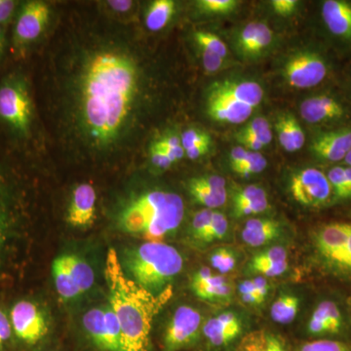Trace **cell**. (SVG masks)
Listing matches in <instances>:
<instances>
[{"label":"cell","mask_w":351,"mask_h":351,"mask_svg":"<svg viewBox=\"0 0 351 351\" xmlns=\"http://www.w3.org/2000/svg\"><path fill=\"white\" fill-rule=\"evenodd\" d=\"M16 2L12 0H0V23L10 19L15 10Z\"/></svg>","instance_id":"9f6ffc18"},{"label":"cell","mask_w":351,"mask_h":351,"mask_svg":"<svg viewBox=\"0 0 351 351\" xmlns=\"http://www.w3.org/2000/svg\"><path fill=\"white\" fill-rule=\"evenodd\" d=\"M156 143L170 156L174 163L181 160L186 154L184 147H182L181 137H178L174 134L164 136Z\"/></svg>","instance_id":"ab89813d"},{"label":"cell","mask_w":351,"mask_h":351,"mask_svg":"<svg viewBox=\"0 0 351 351\" xmlns=\"http://www.w3.org/2000/svg\"><path fill=\"white\" fill-rule=\"evenodd\" d=\"M239 5L235 0H200L197 2L201 12L212 15H226L233 12Z\"/></svg>","instance_id":"8d00e7d4"},{"label":"cell","mask_w":351,"mask_h":351,"mask_svg":"<svg viewBox=\"0 0 351 351\" xmlns=\"http://www.w3.org/2000/svg\"><path fill=\"white\" fill-rule=\"evenodd\" d=\"M350 304H351V301H350Z\"/></svg>","instance_id":"003e7915"},{"label":"cell","mask_w":351,"mask_h":351,"mask_svg":"<svg viewBox=\"0 0 351 351\" xmlns=\"http://www.w3.org/2000/svg\"><path fill=\"white\" fill-rule=\"evenodd\" d=\"M228 232V221L225 215L221 213V212H213L211 226H210L209 232H208L205 243H211V242L223 240Z\"/></svg>","instance_id":"60d3db41"},{"label":"cell","mask_w":351,"mask_h":351,"mask_svg":"<svg viewBox=\"0 0 351 351\" xmlns=\"http://www.w3.org/2000/svg\"><path fill=\"white\" fill-rule=\"evenodd\" d=\"M346 271L351 272V225H348V251H346Z\"/></svg>","instance_id":"94428289"},{"label":"cell","mask_w":351,"mask_h":351,"mask_svg":"<svg viewBox=\"0 0 351 351\" xmlns=\"http://www.w3.org/2000/svg\"><path fill=\"white\" fill-rule=\"evenodd\" d=\"M27 241L24 191L0 164V289L17 274Z\"/></svg>","instance_id":"3957f363"},{"label":"cell","mask_w":351,"mask_h":351,"mask_svg":"<svg viewBox=\"0 0 351 351\" xmlns=\"http://www.w3.org/2000/svg\"><path fill=\"white\" fill-rule=\"evenodd\" d=\"M299 2L295 0H274L271 1V6L274 12L278 15L287 17L291 14L294 13Z\"/></svg>","instance_id":"f907efd6"},{"label":"cell","mask_w":351,"mask_h":351,"mask_svg":"<svg viewBox=\"0 0 351 351\" xmlns=\"http://www.w3.org/2000/svg\"><path fill=\"white\" fill-rule=\"evenodd\" d=\"M175 10V2L172 0H156L147 10L145 25L151 32L161 31L172 19Z\"/></svg>","instance_id":"484cf974"},{"label":"cell","mask_w":351,"mask_h":351,"mask_svg":"<svg viewBox=\"0 0 351 351\" xmlns=\"http://www.w3.org/2000/svg\"><path fill=\"white\" fill-rule=\"evenodd\" d=\"M267 166V160L260 152H249L246 160L232 169L235 174L241 176V177H248V176L263 172Z\"/></svg>","instance_id":"4dcf8cb0"},{"label":"cell","mask_w":351,"mask_h":351,"mask_svg":"<svg viewBox=\"0 0 351 351\" xmlns=\"http://www.w3.org/2000/svg\"><path fill=\"white\" fill-rule=\"evenodd\" d=\"M184 267L181 253L164 242L147 241L129 255L126 269L138 285L159 294Z\"/></svg>","instance_id":"5b68a950"},{"label":"cell","mask_w":351,"mask_h":351,"mask_svg":"<svg viewBox=\"0 0 351 351\" xmlns=\"http://www.w3.org/2000/svg\"><path fill=\"white\" fill-rule=\"evenodd\" d=\"M332 186V198L337 200H351V189L346 176L345 166H335L327 174Z\"/></svg>","instance_id":"f1b7e54d"},{"label":"cell","mask_w":351,"mask_h":351,"mask_svg":"<svg viewBox=\"0 0 351 351\" xmlns=\"http://www.w3.org/2000/svg\"><path fill=\"white\" fill-rule=\"evenodd\" d=\"M288 262V253L282 246H274L258 253L252 258L249 267L257 265H267V263H280Z\"/></svg>","instance_id":"d590c367"},{"label":"cell","mask_w":351,"mask_h":351,"mask_svg":"<svg viewBox=\"0 0 351 351\" xmlns=\"http://www.w3.org/2000/svg\"><path fill=\"white\" fill-rule=\"evenodd\" d=\"M52 274L58 295L62 300L69 301L80 297V292L71 279L66 255L55 258L52 265Z\"/></svg>","instance_id":"cb8c5ba5"},{"label":"cell","mask_w":351,"mask_h":351,"mask_svg":"<svg viewBox=\"0 0 351 351\" xmlns=\"http://www.w3.org/2000/svg\"><path fill=\"white\" fill-rule=\"evenodd\" d=\"M343 162H345L346 166H348V167H351V149L348 152V154H346L345 159H343Z\"/></svg>","instance_id":"6125c7cd"},{"label":"cell","mask_w":351,"mask_h":351,"mask_svg":"<svg viewBox=\"0 0 351 351\" xmlns=\"http://www.w3.org/2000/svg\"><path fill=\"white\" fill-rule=\"evenodd\" d=\"M88 351H124L121 330L112 307H94L82 317Z\"/></svg>","instance_id":"52a82bcc"},{"label":"cell","mask_w":351,"mask_h":351,"mask_svg":"<svg viewBox=\"0 0 351 351\" xmlns=\"http://www.w3.org/2000/svg\"><path fill=\"white\" fill-rule=\"evenodd\" d=\"M267 343V332H252L242 337L235 351H265Z\"/></svg>","instance_id":"f35d334b"},{"label":"cell","mask_w":351,"mask_h":351,"mask_svg":"<svg viewBox=\"0 0 351 351\" xmlns=\"http://www.w3.org/2000/svg\"><path fill=\"white\" fill-rule=\"evenodd\" d=\"M311 149L314 156L324 162L343 161L351 149V125L320 132L314 137Z\"/></svg>","instance_id":"5bb4252c"},{"label":"cell","mask_w":351,"mask_h":351,"mask_svg":"<svg viewBox=\"0 0 351 351\" xmlns=\"http://www.w3.org/2000/svg\"><path fill=\"white\" fill-rule=\"evenodd\" d=\"M237 141L242 145V147L250 152H258L265 145L258 140L257 137L250 134L239 133L237 136Z\"/></svg>","instance_id":"816d5d0a"},{"label":"cell","mask_w":351,"mask_h":351,"mask_svg":"<svg viewBox=\"0 0 351 351\" xmlns=\"http://www.w3.org/2000/svg\"><path fill=\"white\" fill-rule=\"evenodd\" d=\"M300 112L304 121L313 125L339 123L350 115L348 106L329 93L309 97L301 104Z\"/></svg>","instance_id":"4fadbf2b"},{"label":"cell","mask_w":351,"mask_h":351,"mask_svg":"<svg viewBox=\"0 0 351 351\" xmlns=\"http://www.w3.org/2000/svg\"><path fill=\"white\" fill-rule=\"evenodd\" d=\"M97 195L94 186L82 184L73 193L66 221L71 226L84 228L92 226L96 219Z\"/></svg>","instance_id":"ac0fdd59"},{"label":"cell","mask_w":351,"mask_h":351,"mask_svg":"<svg viewBox=\"0 0 351 351\" xmlns=\"http://www.w3.org/2000/svg\"><path fill=\"white\" fill-rule=\"evenodd\" d=\"M0 299V351H18L8 306Z\"/></svg>","instance_id":"f546056e"},{"label":"cell","mask_w":351,"mask_h":351,"mask_svg":"<svg viewBox=\"0 0 351 351\" xmlns=\"http://www.w3.org/2000/svg\"><path fill=\"white\" fill-rule=\"evenodd\" d=\"M2 49H3V34H2L1 27H0V54H1Z\"/></svg>","instance_id":"e7e4bbea"},{"label":"cell","mask_w":351,"mask_h":351,"mask_svg":"<svg viewBox=\"0 0 351 351\" xmlns=\"http://www.w3.org/2000/svg\"><path fill=\"white\" fill-rule=\"evenodd\" d=\"M213 212L210 209H203L193 216V221H191V233H193V239L205 243L210 226H211Z\"/></svg>","instance_id":"836d02e7"},{"label":"cell","mask_w":351,"mask_h":351,"mask_svg":"<svg viewBox=\"0 0 351 351\" xmlns=\"http://www.w3.org/2000/svg\"><path fill=\"white\" fill-rule=\"evenodd\" d=\"M267 193L265 189L258 186H248L239 189L233 196V206L249 204V203L258 202V201L267 200ZM232 206V207H233Z\"/></svg>","instance_id":"74e56055"},{"label":"cell","mask_w":351,"mask_h":351,"mask_svg":"<svg viewBox=\"0 0 351 351\" xmlns=\"http://www.w3.org/2000/svg\"><path fill=\"white\" fill-rule=\"evenodd\" d=\"M191 287L196 297L208 302H221L230 299L232 289L225 276L214 274L210 267H203L191 278Z\"/></svg>","instance_id":"d6986e66"},{"label":"cell","mask_w":351,"mask_h":351,"mask_svg":"<svg viewBox=\"0 0 351 351\" xmlns=\"http://www.w3.org/2000/svg\"><path fill=\"white\" fill-rule=\"evenodd\" d=\"M272 38H274V32L269 29V25L258 23L257 34L252 43L248 55L260 54L271 44Z\"/></svg>","instance_id":"7bdbcfd3"},{"label":"cell","mask_w":351,"mask_h":351,"mask_svg":"<svg viewBox=\"0 0 351 351\" xmlns=\"http://www.w3.org/2000/svg\"><path fill=\"white\" fill-rule=\"evenodd\" d=\"M298 351H351V346L339 339H316L302 343Z\"/></svg>","instance_id":"1f68e13d"},{"label":"cell","mask_w":351,"mask_h":351,"mask_svg":"<svg viewBox=\"0 0 351 351\" xmlns=\"http://www.w3.org/2000/svg\"><path fill=\"white\" fill-rule=\"evenodd\" d=\"M0 117L15 130L27 133L32 122V104L27 91L16 83L0 87Z\"/></svg>","instance_id":"8fae6325"},{"label":"cell","mask_w":351,"mask_h":351,"mask_svg":"<svg viewBox=\"0 0 351 351\" xmlns=\"http://www.w3.org/2000/svg\"><path fill=\"white\" fill-rule=\"evenodd\" d=\"M105 277L110 306L119 320L124 351H149L154 317L169 302L171 286L154 294L127 276L117 252L110 249L106 258Z\"/></svg>","instance_id":"7a4b0ae2"},{"label":"cell","mask_w":351,"mask_h":351,"mask_svg":"<svg viewBox=\"0 0 351 351\" xmlns=\"http://www.w3.org/2000/svg\"><path fill=\"white\" fill-rule=\"evenodd\" d=\"M255 288L256 293L260 295L261 299L265 301L269 292V284L267 282V278L262 276H256L255 278L251 279Z\"/></svg>","instance_id":"11a10c76"},{"label":"cell","mask_w":351,"mask_h":351,"mask_svg":"<svg viewBox=\"0 0 351 351\" xmlns=\"http://www.w3.org/2000/svg\"><path fill=\"white\" fill-rule=\"evenodd\" d=\"M184 205L181 196L152 191L131 201L119 215L120 228L147 241L161 240L181 226Z\"/></svg>","instance_id":"277c9868"},{"label":"cell","mask_w":351,"mask_h":351,"mask_svg":"<svg viewBox=\"0 0 351 351\" xmlns=\"http://www.w3.org/2000/svg\"><path fill=\"white\" fill-rule=\"evenodd\" d=\"M43 351H58V350H52V348H46V350H43Z\"/></svg>","instance_id":"03108f58"},{"label":"cell","mask_w":351,"mask_h":351,"mask_svg":"<svg viewBox=\"0 0 351 351\" xmlns=\"http://www.w3.org/2000/svg\"><path fill=\"white\" fill-rule=\"evenodd\" d=\"M195 38L201 49L210 51L223 58H226L228 55V47L216 34L211 32H195Z\"/></svg>","instance_id":"d6a6232c"},{"label":"cell","mask_w":351,"mask_h":351,"mask_svg":"<svg viewBox=\"0 0 351 351\" xmlns=\"http://www.w3.org/2000/svg\"><path fill=\"white\" fill-rule=\"evenodd\" d=\"M243 332V325L237 314L223 313L203 323L202 335L208 345L216 350L232 345Z\"/></svg>","instance_id":"9a60e30c"},{"label":"cell","mask_w":351,"mask_h":351,"mask_svg":"<svg viewBox=\"0 0 351 351\" xmlns=\"http://www.w3.org/2000/svg\"><path fill=\"white\" fill-rule=\"evenodd\" d=\"M138 73L130 57L101 51L87 62L80 78V112L88 134L108 144L123 130L138 90Z\"/></svg>","instance_id":"6da1fadb"},{"label":"cell","mask_w":351,"mask_h":351,"mask_svg":"<svg viewBox=\"0 0 351 351\" xmlns=\"http://www.w3.org/2000/svg\"><path fill=\"white\" fill-rule=\"evenodd\" d=\"M239 133L250 134L257 137L263 145L270 144L272 140V132L269 121L263 117H256L249 122Z\"/></svg>","instance_id":"e575fe53"},{"label":"cell","mask_w":351,"mask_h":351,"mask_svg":"<svg viewBox=\"0 0 351 351\" xmlns=\"http://www.w3.org/2000/svg\"><path fill=\"white\" fill-rule=\"evenodd\" d=\"M201 53H202L203 68H204L207 73H216V71L221 69L225 58L204 49H201Z\"/></svg>","instance_id":"c3c4849f"},{"label":"cell","mask_w":351,"mask_h":351,"mask_svg":"<svg viewBox=\"0 0 351 351\" xmlns=\"http://www.w3.org/2000/svg\"><path fill=\"white\" fill-rule=\"evenodd\" d=\"M50 17V8L43 1L27 2L16 24V38L21 43L36 40L43 32Z\"/></svg>","instance_id":"e0dca14e"},{"label":"cell","mask_w":351,"mask_h":351,"mask_svg":"<svg viewBox=\"0 0 351 351\" xmlns=\"http://www.w3.org/2000/svg\"><path fill=\"white\" fill-rule=\"evenodd\" d=\"M343 329V316L336 302L323 301L314 309L308 323L307 332L317 339H332Z\"/></svg>","instance_id":"2e32d148"},{"label":"cell","mask_w":351,"mask_h":351,"mask_svg":"<svg viewBox=\"0 0 351 351\" xmlns=\"http://www.w3.org/2000/svg\"><path fill=\"white\" fill-rule=\"evenodd\" d=\"M346 170V176L348 178V184H350L351 189V167H348V166H345Z\"/></svg>","instance_id":"be15d7a7"},{"label":"cell","mask_w":351,"mask_h":351,"mask_svg":"<svg viewBox=\"0 0 351 351\" xmlns=\"http://www.w3.org/2000/svg\"><path fill=\"white\" fill-rule=\"evenodd\" d=\"M66 256L71 279L82 295L93 287L95 283L94 270L89 263L85 262L78 256L71 255V254H66Z\"/></svg>","instance_id":"d4e9b609"},{"label":"cell","mask_w":351,"mask_h":351,"mask_svg":"<svg viewBox=\"0 0 351 351\" xmlns=\"http://www.w3.org/2000/svg\"><path fill=\"white\" fill-rule=\"evenodd\" d=\"M181 141L184 152L195 147H203V145H211V138L205 132L197 129H189L182 134Z\"/></svg>","instance_id":"b9f144b4"},{"label":"cell","mask_w":351,"mask_h":351,"mask_svg":"<svg viewBox=\"0 0 351 351\" xmlns=\"http://www.w3.org/2000/svg\"><path fill=\"white\" fill-rule=\"evenodd\" d=\"M189 191L193 199L199 203L206 209H215L225 205L228 199L226 191H217L207 188L204 184L198 181L197 178L191 179L189 182Z\"/></svg>","instance_id":"4316f807"},{"label":"cell","mask_w":351,"mask_h":351,"mask_svg":"<svg viewBox=\"0 0 351 351\" xmlns=\"http://www.w3.org/2000/svg\"><path fill=\"white\" fill-rule=\"evenodd\" d=\"M18 351H43L48 348L50 325L38 302L31 298H18L8 304Z\"/></svg>","instance_id":"8992f818"},{"label":"cell","mask_w":351,"mask_h":351,"mask_svg":"<svg viewBox=\"0 0 351 351\" xmlns=\"http://www.w3.org/2000/svg\"><path fill=\"white\" fill-rule=\"evenodd\" d=\"M237 256L230 249L226 248L225 256H223V261H221V265H219L218 271L221 276L232 271L237 267Z\"/></svg>","instance_id":"f5cc1de1"},{"label":"cell","mask_w":351,"mask_h":351,"mask_svg":"<svg viewBox=\"0 0 351 351\" xmlns=\"http://www.w3.org/2000/svg\"><path fill=\"white\" fill-rule=\"evenodd\" d=\"M202 315L195 307L181 306L168 321L160 341L161 351H182L193 348L202 335Z\"/></svg>","instance_id":"ba28073f"},{"label":"cell","mask_w":351,"mask_h":351,"mask_svg":"<svg viewBox=\"0 0 351 351\" xmlns=\"http://www.w3.org/2000/svg\"><path fill=\"white\" fill-rule=\"evenodd\" d=\"M108 4L117 12L123 13L130 10L133 2L129 0H114V1H108Z\"/></svg>","instance_id":"680465c9"},{"label":"cell","mask_w":351,"mask_h":351,"mask_svg":"<svg viewBox=\"0 0 351 351\" xmlns=\"http://www.w3.org/2000/svg\"><path fill=\"white\" fill-rule=\"evenodd\" d=\"M151 159L152 164L159 169H168L174 164L170 156L156 143L152 145Z\"/></svg>","instance_id":"7dc6e473"},{"label":"cell","mask_w":351,"mask_h":351,"mask_svg":"<svg viewBox=\"0 0 351 351\" xmlns=\"http://www.w3.org/2000/svg\"><path fill=\"white\" fill-rule=\"evenodd\" d=\"M249 152L250 151H248V149H245L243 147H233L230 154V167H237V166L244 162L247 157H248Z\"/></svg>","instance_id":"db71d44e"},{"label":"cell","mask_w":351,"mask_h":351,"mask_svg":"<svg viewBox=\"0 0 351 351\" xmlns=\"http://www.w3.org/2000/svg\"><path fill=\"white\" fill-rule=\"evenodd\" d=\"M289 262L280 263H267V265H257V267H249L253 274H257L263 277H276L282 276L287 271Z\"/></svg>","instance_id":"bcb514c9"},{"label":"cell","mask_w":351,"mask_h":351,"mask_svg":"<svg viewBox=\"0 0 351 351\" xmlns=\"http://www.w3.org/2000/svg\"><path fill=\"white\" fill-rule=\"evenodd\" d=\"M208 145H203V147H195V149H188L186 151V156L189 157L191 160H196V159L200 158L201 156H205L209 151Z\"/></svg>","instance_id":"91938a15"},{"label":"cell","mask_w":351,"mask_h":351,"mask_svg":"<svg viewBox=\"0 0 351 351\" xmlns=\"http://www.w3.org/2000/svg\"><path fill=\"white\" fill-rule=\"evenodd\" d=\"M207 112L216 121L228 124H241L251 117L254 108L209 92Z\"/></svg>","instance_id":"7402d4cb"},{"label":"cell","mask_w":351,"mask_h":351,"mask_svg":"<svg viewBox=\"0 0 351 351\" xmlns=\"http://www.w3.org/2000/svg\"><path fill=\"white\" fill-rule=\"evenodd\" d=\"M330 66L322 55L313 51L300 52L284 66V77L291 87L308 89L318 86L329 75Z\"/></svg>","instance_id":"9c48e42d"},{"label":"cell","mask_w":351,"mask_h":351,"mask_svg":"<svg viewBox=\"0 0 351 351\" xmlns=\"http://www.w3.org/2000/svg\"><path fill=\"white\" fill-rule=\"evenodd\" d=\"M209 92L254 108L258 107L263 99V87L252 80L217 82L210 88Z\"/></svg>","instance_id":"44dd1931"},{"label":"cell","mask_w":351,"mask_h":351,"mask_svg":"<svg viewBox=\"0 0 351 351\" xmlns=\"http://www.w3.org/2000/svg\"><path fill=\"white\" fill-rule=\"evenodd\" d=\"M348 240V223H329L322 226L316 233V248L328 265L346 271Z\"/></svg>","instance_id":"7c38bea8"},{"label":"cell","mask_w":351,"mask_h":351,"mask_svg":"<svg viewBox=\"0 0 351 351\" xmlns=\"http://www.w3.org/2000/svg\"><path fill=\"white\" fill-rule=\"evenodd\" d=\"M269 208V199L258 201V202L249 203V204L239 205V206H233L232 211L237 218L242 217L253 216L263 213Z\"/></svg>","instance_id":"f6af8a7d"},{"label":"cell","mask_w":351,"mask_h":351,"mask_svg":"<svg viewBox=\"0 0 351 351\" xmlns=\"http://www.w3.org/2000/svg\"><path fill=\"white\" fill-rule=\"evenodd\" d=\"M323 23L335 38L351 44V3L343 0H326L323 2Z\"/></svg>","instance_id":"ffe728a7"},{"label":"cell","mask_w":351,"mask_h":351,"mask_svg":"<svg viewBox=\"0 0 351 351\" xmlns=\"http://www.w3.org/2000/svg\"><path fill=\"white\" fill-rule=\"evenodd\" d=\"M289 125H290L295 151H299L304 147V142H306V136H304V131H302L301 124L291 114H289Z\"/></svg>","instance_id":"681fc988"},{"label":"cell","mask_w":351,"mask_h":351,"mask_svg":"<svg viewBox=\"0 0 351 351\" xmlns=\"http://www.w3.org/2000/svg\"><path fill=\"white\" fill-rule=\"evenodd\" d=\"M290 193L295 202L306 207H324L334 199L327 175L316 168L295 173L291 179Z\"/></svg>","instance_id":"30bf717a"},{"label":"cell","mask_w":351,"mask_h":351,"mask_svg":"<svg viewBox=\"0 0 351 351\" xmlns=\"http://www.w3.org/2000/svg\"><path fill=\"white\" fill-rule=\"evenodd\" d=\"M299 311V298L293 295H282L272 304L270 316L278 324H290L297 317Z\"/></svg>","instance_id":"83f0119b"},{"label":"cell","mask_w":351,"mask_h":351,"mask_svg":"<svg viewBox=\"0 0 351 351\" xmlns=\"http://www.w3.org/2000/svg\"><path fill=\"white\" fill-rule=\"evenodd\" d=\"M265 351H286V348L280 339L274 335L267 334V343Z\"/></svg>","instance_id":"6f0895ef"},{"label":"cell","mask_w":351,"mask_h":351,"mask_svg":"<svg viewBox=\"0 0 351 351\" xmlns=\"http://www.w3.org/2000/svg\"><path fill=\"white\" fill-rule=\"evenodd\" d=\"M280 223L270 219H251L242 230V240L251 247H261L270 243L280 235Z\"/></svg>","instance_id":"603a6c76"},{"label":"cell","mask_w":351,"mask_h":351,"mask_svg":"<svg viewBox=\"0 0 351 351\" xmlns=\"http://www.w3.org/2000/svg\"><path fill=\"white\" fill-rule=\"evenodd\" d=\"M276 129L281 147H282L286 152H295L292 134H291L290 125H289V114L282 115V117L277 119Z\"/></svg>","instance_id":"ee69618b"}]
</instances>
